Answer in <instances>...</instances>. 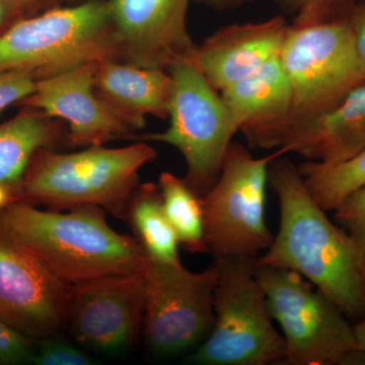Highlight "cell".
<instances>
[{
	"label": "cell",
	"mask_w": 365,
	"mask_h": 365,
	"mask_svg": "<svg viewBox=\"0 0 365 365\" xmlns=\"http://www.w3.org/2000/svg\"><path fill=\"white\" fill-rule=\"evenodd\" d=\"M288 29L280 16L223 26L197 46L192 63L220 93L279 56Z\"/></svg>",
	"instance_id": "15"
},
{
	"label": "cell",
	"mask_w": 365,
	"mask_h": 365,
	"mask_svg": "<svg viewBox=\"0 0 365 365\" xmlns=\"http://www.w3.org/2000/svg\"><path fill=\"white\" fill-rule=\"evenodd\" d=\"M191 0H108L122 61L165 69L193 62L197 45L188 31Z\"/></svg>",
	"instance_id": "13"
},
{
	"label": "cell",
	"mask_w": 365,
	"mask_h": 365,
	"mask_svg": "<svg viewBox=\"0 0 365 365\" xmlns=\"http://www.w3.org/2000/svg\"><path fill=\"white\" fill-rule=\"evenodd\" d=\"M163 210L182 249L190 253L208 252L202 196L185 179L163 172L158 179Z\"/></svg>",
	"instance_id": "21"
},
{
	"label": "cell",
	"mask_w": 365,
	"mask_h": 365,
	"mask_svg": "<svg viewBox=\"0 0 365 365\" xmlns=\"http://www.w3.org/2000/svg\"><path fill=\"white\" fill-rule=\"evenodd\" d=\"M97 64L71 71L37 81L32 95L19 103L67 125V144L86 148L105 145L118 139L130 140L136 132L112 111L95 88Z\"/></svg>",
	"instance_id": "14"
},
{
	"label": "cell",
	"mask_w": 365,
	"mask_h": 365,
	"mask_svg": "<svg viewBox=\"0 0 365 365\" xmlns=\"http://www.w3.org/2000/svg\"><path fill=\"white\" fill-rule=\"evenodd\" d=\"M21 18L25 16L11 2L7 0H0V34L13 25L14 21Z\"/></svg>",
	"instance_id": "29"
},
{
	"label": "cell",
	"mask_w": 365,
	"mask_h": 365,
	"mask_svg": "<svg viewBox=\"0 0 365 365\" xmlns=\"http://www.w3.org/2000/svg\"><path fill=\"white\" fill-rule=\"evenodd\" d=\"M32 364L93 365L96 360L90 354L62 339L58 334L36 341Z\"/></svg>",
	"instance_id": "24"
},
{
	"label": "cell",
	"mask_w": 365,
	"mask_h": 365,
	"mask_svg": "<svg viewBox=\"0 0 365 365\" xmlns=\"http://www.w3.org/2000/svg\"><path fill=\"white\" fill-rule=\"evenodd\" d=\"M173 86L172 74L165 69L121 60H105L96 69L98 97L135 132L145 127L146 117L168 119Z\"/></svg>",
	"instance_id": "18"
},
{
	"label": "cell",
	"mask_w": 365,
	"mask_h": 365,
	"mask_svg": "<svg viewBox=\"0 0 365 365\" xmlns=\"http://www.w3.org/2000/svg\"><path fill=\"white\" fill-rule=\"evenodd\" d=\"M24 16H32L47 9L48 0H7Z\"/></svg>",
	"instance_id": "30"
},
{
	"label": "cell",
	"mask_w": 365,
	"mask_h": 365,
	"mask_svg": "<svg viewBox=\"0 0 365 365\" xmlns=\"http://www.w3.org/2000/svg\"><path fill=\"white\" fill-rule=\"evenodd\" d=\"M220 95L251 148H277L292 108V86L280 55Z\"/></svg>",
	"instance_id": "16"
},
{
	"label": "cell",
	"mask_w": 365,
	"mask_h": 365,
	"mask_svg": "<svg viewBox=\"0 0 365 365\" xmlns=\"http://www.w3.org/2000/svg\"><path fill=\"white\" fill-rule=\"evenodd\" d=\"M354 35L355 50L365 79V0H359L349 16Z\"/></svg>",
	"instance_id": "28"
},
{
	"label": "cell",
	"mask_w": 365,
	"mask_h": 365,
	"mask_svg": "<svg viewBox=\"0 0 365 365\" xmlns=\"http://www.w3.org/2000/svg\"><path fill=\"white\" fill-rule=\"evenodd\" d=\"M268 311L282 331L284 365L344 364L355 349L353 326L335 304L306 278L287 269L256 263Z\"/></svg>",
	"instance_id": "9"
},
{
	"label": "cell",
	"mask_w": 365,
	"mask_h": 365,
	"mask_svg": "<svg viewBox=\"0 0 365 365\" xmlns=\"http://www.w3.org/2000/svg\"><path fill=\"white\" fill-rule=\"evenodd\" d=\"M295 14L294 26L313 25L347 18L359 0H275Z\"/></svg>",
	"instance_id": "23"
},
{
	"label": "cell",
	"mask_w": 365,
	"mask_h": 365,
	"mask_svg": "<svg viewBox=\"0 0 365 365\" xmlns=\"http://www.w3.org/2000/svg\"><path fill=\"white\" fill-rule=\"evenodd\" d=\"M280 158L269 169L279 201V230L256 263L299 273L347 318L359 319L365 316V250L327 216L299 168Z\"/></svg>",
	"instance_id": "1"
},
{
	"label": "cell",
	"mask_w": 365,
	"mask_h": 365,
	"mask_svg": "<svg viewBox=\"0 0 365 365\" xmlns=\"http://www.w3.org/2000/svg\"><path fill=\"white\" fill-rule=\"evenodd\" d=\"M365 148V83L337 104L294 129L276 151L295 153L309 162L338 163Z\"/></svg>",
	"instance_id": "17"
},
{
	"label": "cell",
	"mask_w": 365,
	"mask_h": 365,
	"mask_svg": "<svg viewBox=\"0 0 365 365\" xmlns=\"http://www.w3.org/2000/svg\"><path fill=\"white\" fill-rule=\"evenodd\" d=\"M0 230L69 285L143 273L148 264L135 237L113 230L97 206L53 210L14 203L0 208Z\"/></svg>",
	"instance_id": "2"
},
{
	"label": "cell",
	"mask_w": 365,
	"mask_h": 365,
	"mask_svg": "<svg viewBox=\"0 0 365 365\" xmlns=\"http://www.w3.org/2000/svg\"><path fill=\"white\" fill-rule=\"evenodd\" d=\"M292 91L289 121L277 148L299 125L330 109L365 83L349 16L289 26L280 52Z\"/></svg>",
	"instance_id": "6"
},
{
	"label": "cell",
	"mask_w": 365,
	"mask_h": 365,
	"mask_svg": "<svg viewBox=\"0 0 365 365\" xmlns=\"http://www.w3.org/2000/svg\"><path fill=\"white\" fill-rule=\"evenodd\" d=\"M157 158L144 141L124 148L90 146L73 153H36L24 182L25 202L53 210L97 206L120 220L138 186L139 170Z\"/></svg>",
	"instance_id": "4"
},
{
	"label": "cell",
	"mask_w": 365,
	"mask_h": 365,
	"mask_svg": "<svg viewBox=\"0 0 365 365\" xmlns=\"http://www.w3.org/2000/svg\"><path fill=\"white\" fill-rule=\"evenodd\" d=\"M257 258V257H256ZM256 258L217 259L215 323L189 357L196 365L281 364L285 343L273 325Z\"/></svg>",
	"instance_id": "5"
},
{
	"label": "cell",
	"mask_w": 365,
	"mask_h": 365,
	"mask_svg": "<svg viewBox=\"0 0 365 365\" xmlns=\"http://www.w3.org/2000/svg\"><path fill=\"white\" fill-rule=\"evenodd\" d=\"M206 6L213 7L215 9H230L234 7L241 6L242 4L254 1V0H199Z\"/></svg>",
	"instance_id": "31"
},
{
	"label": "cell",
	"mask_w": 365,
	"mask_h": 365,
	"mask_svg": "<svg viewBox=\"0 0 365 365\" xmlns=\"http://www.w3.org/2000/svg\"><path fill=\"white\" fill-rule=\"evenodd\" d=\"M143 332L151 354L176 356L205 340L215 323V263L192 272L181 262L148 259Z\"/></svg>",
	"instance_id": "10"
},
{
	"label": "cell",
	"mask_w": 365,
	"mask_h": 365,
	"mask_svg": "<svg viewBox=\"0 0 365 365\" xmlns=\"http://www.w3.org/2000/svg\"><path fill=\"white\" fill-rule=\"evenodd\" d=\"M0 124V208L25 202L24 182L36 153L67 143L61 120L31 107Z\"/></svg>",
	"instance_id": "19"
},
{
	"label": "cell",
	"mask_w": 365,
	"mask_h": 365,
	"mask_svg": "<svg viewBox=\"0 0 365 365\" xmlns=\"http://www.w3.org/2000/svg\"><path fill=\"white\" fill-rule=\"evenodd\" d=\"M125 220H128L148 258L170 263L181 262L179 241L163 210L158 184L143 182L137 186L127 206Z\"/></svg>",
	"instance_id": "20"
},
{
	"label": "cell",
	"mask_w": 365,
	"mask_h": 365,
	"mask_svg": "<svg viewBox=\"0 0 365 365\" xmlns=\"http://www.w3.org/2000/svg\"><path fill=\"white\" fill-rule=\"evenodd\" d=\"M353 334H354L355 347L365 350V316L353 325Z\"/></svg>",
	"instance_id": "32"
},
{
	"label": "cell",
	"mask_w": 365,
	"mask_h": 365,
	"mask_svg": "<svg viewBox=\"0 0 365 365\" xmlns=\"http://www.w3.org/2000/svg\"><path fill=\"white\" fill-rule=\"evenodd\" d=\"M71 2L76 4V2H79V0H48L47 9L52 6H66V4H71Z\"/></svg>",
	"instance_id": "33"
},
{
	"label": "cell",
	"mask_w": 365,
	"mask_h": 365,
	"mask_svg": "<svg viewBox=\"0 0 365 365\" xmlns=\"http://www.w3.org/2000/svg\"><path fill=\"white\" fill-rule=\"evenodd\" d=\"M297 168L314 200L326 211H334L364 186L365 148L344 162L328 165L307 160Z\"/></svg>",
	"instance_id": "22"
},
{
	"label": "cell",
	"mask_w": 365,
	"mask_h": 365,
	"mask_svg": "<svg viewBox=\"0 0 365 365\" xmlns=\"http://www.w3.org/2000/svg\"><path fill=\"white\" fill-rule=\"evenodd\" d=\"M37 79L23 71H0V115L32 95Z\"/></svg>",
	"instance_id": "27"
},
{
	"label": "cell",
	"mask_w": 365,
	"mask_h": 365,
	"mask_svg": "<svg viewBox=\"0 0 365 365\" xmlns=\"http://www.w3.org/2000/svg\"><path fill=\"white\" fill-rule=\"evenodd\" d=\"M169 72L174 81L169 127L163 132L134 134L130 140L177 148L186 163L185 181L203 197L220 177L228 146L239 129L220 91L192 62L176 64Z\"/></svg>",
	"instance_id": "7"
},
{
	"label": "cell",
	"mask_w": 365,
	"mask_h": 365,
	"mask_svg": "<svg viewBox=\"0 0 365 365\" xmlns=\"http://www.w3.org/2000/svg\"><path fill=\"white\" fill-rule=\"evenodd\" d=\"M36 341L0 322V365L32 364Z\"/></svg>",
	"instance_id": "26"
},
{
	"label": "cell",
	"mask_w": 365,
	"mask_h": 365,
	"mask_svg": "<svg viewBox=\"0 0 365 365\" xmlns=\"http://www.w3.org/2000/svg\"><path fill=\"white\" fill-rule=\"evenodd\" d=\"M278 151L256 158L232 141L220 177L202 197L208 252L217 259L256 258L274 240L265 220L271 163Z\"/></svg>",
	"instance_id": "8"
},
{
	"label": "cell",
	"mask_w": 365,
	"mask_h": 365,
	"mask_svg": "<svg viewBox=\"0 0 365 365\" xmlns=\"http://www.w3.org/2000/svg\"><path fill=\"white\" fill-rule=\"evenodd\" d=\"M121 60L108 0L49 7L0 34V71H23L38 81L86 64Z\"/></svg>",
	"instance_id": "3"
},
{
	"label": "cell",
	"mask_w": 365,
	"mask_h": 365,
	"mask_svg": "<svg viewBox=\"0 0 365 365\" xmlns=\"http://www.w3.org/2000/svg\"><path fill=\"white\" fill-rule=\"evenodd\" d=\"M71 285L0 230V322L37 341L68 324Z\"/></svg>",
	"instance_id": "11"
},
{
	"label": "cell",
	"mask_w": 365,
	"mask_h": 365,
	"mask_svg": "<svg viewBox=\"0 0 365 365\" xmlns=\"http://www.w3.org/2000/svg\"><path fill=\"white\" fill-rule=\"evenodd\" d=\"M335 222L365 250V185L334 210Z\"/></svg>",
	"instance_id": "25"
},
{
	"label": "cell",
	"mask_w": 365,
	"mask_h": 365,
	"mask_svg": "<svg viewBox=\"0 0 365 365\" xmlns=\"http://www.w3.org/2000/svg\"><path fill=\"white\" fill-rule=\"evenodd\" d=\"M143 273L111 276L71 285L68 324L74 338L104 354H120L135 346L143 331Z\"/></svg>",
	"instance_id": "12"
}]
</instances>
